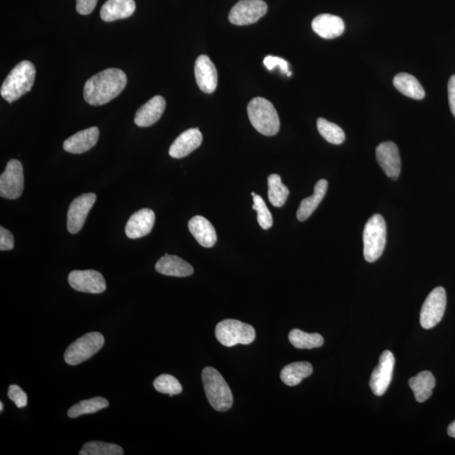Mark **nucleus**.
Segmentation results:
<instances>
[{"instance_id": "obj_23", "label": "nucleus", "mask_w": 455, "mask_h": 455, "mask_svg": "<svg viewBox=\"0 0 455 455\" xmlns=\"http://www.w3.org/2000/svg\"><path fill=\"white\" fill-rule=\"evenodd\" d=\"M136 9L134 0H107L101 9V17L112 22L132 16Z\"/></svg>"}, {"instance_id": "obj_5", "label": "nucleus", "mask_w": 455, "mask_h": 455, "mask_svg": "<svg viewBox=\"0 0 455 455\" xmlns=\"http://www.w3.org/2000/svg\"><path fill=\"white\" fill-rule=\"evenodd\" d=\"M386 223L381 214H374L366 223L364 239V255L368 262L381 257L386 244Z\"/></svg>"}, {"instance_id": "obj_3", "label": "nucleus", "mask_w": 455, "mask_h": 455, "mask_svg": "<svg viewBox=\"0 0 455 455\" xmlns=\"http://www.w3.org/2000/svg\"><path fill=\"white\" fill-rule=\"evenodd\" d=\"M206 396L210 405L217 411H227L233 406L231 388L222 375L213 367H206L201 372Z\"/></svg>"}, {"instance_id": "obj_2", "label": "nucleus", "mask_w": 455, "mask_h": 455, "mask_svg": "<svg viewBox=\"0 0 455 455\" xmlns=\"http://www.w3.org/2000/svg\"><path fill=\"white\" fill-rule=\"evenodd\" d=\"M36 68L30 61H22L14 68L4 81L0 94L9 103L16 101L34 86Z\"/></svg>"}, {"instance_id": "obj_22", "label": "nucleus", "mask_w": 455, "mask_h": 455, "mask_svg": "<svg viewBox=\"0 0 455 455\" xmlns=\"http://www.w3.org/2000/svg\"><path fill=\"white\" fill-rule=\"evenodd\" d=\"M156 270L159 274L185 278L194 273V267L186 261L176 256L166 254L157 261Z\"/></svg>"}, {"instance_id": "obj_37", "label": "nucleus", "mask_w": 455, "mask_h": 455, "mask_svg": "<svg viewBox=\"0 0 455 455\" xmlns=\"http://www.w3.org/2000/svg\"><path fill=\"white\" fill-rule=\"evenodd\" d=\"M14 246H15V240L12 233L4 227H0V250H12Z\"/></svg>"}, {"instance_id": "obj_10", "label": "nucleus", "mask_w": 455, "mask_h": 455, "mask_svg": "<svg viewBox=\"0 0 455 455\" xmlns=\"http://www.w3.org/2000/svg\"><path fill=\"white\" fill-rule=\"evenodd\" d=\"M267 9L264 0H241L229 12V20L236 26L254 24L266 15Z\"/></svg>"}, {"instance_id": "obj_31", "label": "nucleus", "mask_w": 455, "mask_h": 455, "mask_svg": "<svg viewBox=\"0 0 455 455\" xmlns=\"http://www.w3.org/2000/svg\"><path fill=\"white\" fill-rule=\"evenodd\" d=\"M317 129L319 133L327 142L332 144H341L345 141V133L339 125L331 123L324 119L317 120Z\"/></svg>"}, {"instance_id": "obj_1", "label": "nucleus", "mask_w": 455, "mask_h": 455, "mask_svg": "<svg viewBox=\"0 0 455 455\" xmlns=\"http://www.w3.org/2000/svg\"><path fill=\"white\" fill-rule=\"evenodd\" d=\"M123 70L108 69L89 79L84 87V98L91 106H102L115 99L126 86Z\"/></svg>"}, {"instance_id": "obj_4", "label": "nucleus", "mask_w": 455, "mask_h": 455, "mask_svg": "<svg viewBox=\"0 0 455 455\" xmlns=\"http://www.w3.org/2000/svg\"><path fill=\"white\" fill-rule=\"evenodd\" d=\"M249 119L258 132L265 136L279 133L280 121L274 106L262 97L252 99L247 106Z\"/></svg>"}, {"instance_id": "obj_18", "label": "nucleus", "mask_w": 455, "mask_h": 455, "mask_svg": "<svg viewBox=\"0 0 455 455\" xmlns=\"http://www.w3.org/2000/svg\"><path fill=\"white\" fill-rule=\"evenodd\" d=\"M99 129L96 126L79 131L64 141L65 151L71 154H83L91 149L99 139Z\"/></svg>"}, {"instance_id": "obj_14", "label": "nucleus", "mask_w": 455, "mask_h": 455, "mask_svg": "<svg viewBox=\"0 0 455 455\" xmlns=\"http://www.w3.org/2000/svg\"><path fill=\"white\" fill-rule=\"evenodd\" d=\"M376 158L386 175L393 180L398 179L401 171V159L397 145L391 141L379 144Z\"/></svg>"}, {"instance_id": "obj_41", "label": "nucleus", "mask_w": 455, "mask_h": 455, "mask_svg": "<svg viewBox=\"0 0 455 455\" xmlns=\"http://www.w3.org/2000/svg\"><path fill=\"white\" fill-rule=\"evenodd\" d=\"M4 404L3 402H0V411H3Z\"/></svg>"}, {"instance_id": "obj_16", "label": "nucleus", "mask_w": 455, "mask_h": 455, "mask_svg": "<svg viewBox=\"0 0 455 455\" xmlns=\"http://www.w3.org/2000/svg\"><path fill=\"white\" fill-rule=\"evenodd\" d=\"M156 214L149 209L138 211L131 216L126 224L125 232L130 239H139L148 236L152 231Z\"/></svg>"}, {"instance_id": "obj_20", "label": "nucleus", "mask_w": 455, "mask_h": 455, "mask_svg": "<svg viewBox=\"0 0 455 455\" xmlns=\"http://www.w3.org/2000/svg\"><path fill=\"white\" fill-rule=\"evenodd\" d=\"M312 29L322 39H333L344 34L345 24L339 16L322 14L314 19Z\"/></svg>"}, {"instance_id": "obj_6", "label": "nucleus", "mask_w": 455, "mask_h": 455, "mask_svg": "<svg viewBox=\"0 0 455 455\" xmlns=\"http://www.w3.org/2000/svg\"><path fill=\"white\" fill-rule=\"evenodd\" d=\"M216 339L222 345L231 348L238 344L249 345L256 339L254 327L240 321L227 320L219 322L215 328Z\"/></svg>"}, {"instance_id": "obj_24", "label": "nucleus", "mask_w": 455, "mask_h": 455, "mask_svg": "<svg viewBox=\"0 0 455 455\" xmlns=\"http://www.w3.org/2000/svg\"><path fill=\"white\" fill-rule=\"evenodd\" d=\"M328 182L325 179H321L316 183L314 194L309 198L303 199L300 203L297 212V218L299 221H306L315 212L318 206L320 205L326 194Z\"/></svg>"}, {"instance_id": "obj_27", "label": "nucleus", "mask_w": 455, "mask_h": 455, "mask_svg": "<svg viewBox=\"0 0 455 455\" xmlns=\"http://www.w3.org/2000/svg\"><path fill=\"white\" fill-rule=\"evenodd\" d=\"M313 373L312 365L307 362L290 364L281 369V381L289 386H298L304 379L311 376Z\"/></svg>"}, {"instance_id": "obj_28", "label": "nucleus", "mask_w": 455, "mask_h": 455, "mask_svg": "<svg viewBox=\"0 0 455 455\" xmlns=\"http://www.w3.org/2000/svg\"><path fill=\"white\" fill-rule=\"evenodd\" d=\"M289 339L294 348L313 349L321 348L324 344L323 336L318 333H307L299 329L290 331Z\"/></svg>"}, {"instance_id": "obj_8", "label": "nucleus", "mask_w": 455, "mask_h": 455, "mask_svg": "<svg viewBox=\"0 0 455 455\" xmlns=\"http://www.w3.org/2000/svg\"><path fill=\"white\" fill-rule=\"evenodd\" d=\"M447 297L442 287L434 289L426 297L420 313V323L426 330L431 329L442 321L446 309Z\"/></svg>"}, {"instance_id": "obj_12", "label": "nucleus", "mask_w": 455, "mask_h": 455, "mask_svg": "<svg viewBox=\"0 0 455 455\" xmlns=\"http://www.w3.org/2000/svg\"><path fill=\"white\" fill-rule=\"evenodd\" d=\"M96 201L95 194H84L72 201L67 216V228L70 234H74L81 231Z\"/></svg>"}, {"instance_id": "obj_36", "label": "nucleus", "mask_w": 455, "mask_h": 455, "mask_svg": "<svg viewBox=\"0 0 455 455\" xmlns=\"http://www.w3.org/2000/svg\"><path fill=\"white\" fill-rule=\"evenodd\" d=\"M266 69L273 70L274 68L279 67L281 71L290 77L292 73L289 71V63L284 59L274 57V56H267L264 61Z\"/></svg>"}, {"instance_id": "obj_33", "label": "nucleus", "mask_w": 455, "mask_h": 455, "mask_svg": "<svg viewBox=\"0 0 455 455\" xmlns=\"http://www.w3.org/2000/svg\"><path fill=\"white\" fill-rule=\"evenodd\" d=\"M154 387L159 393L168 395H179L182 392V386L177 379L170 374L159 375L154 381Z\"/></svg>"}, {"instance_id": "obj_34", "label": "nucleus", "mask_w": 455, "mask_h": 455, "mask_svg": "<svg viewBox=\"0 0 455 455\" xmlns=\"http://www.w3.org/2000/svg\"><path fill=\"white\" fill-rule=\"evenodd\" d=\"M253 201H254L253 209L257 212V220L260 226L264 229H270L273 226L274 219L269 209L266 207L264 200L261 198V196L256 195L253 198Z\"/></svg>"}, {"instance_id": "obj_42", "label": "nucleus", "mask_w": 455, "mask_h": 455, "mask_svg": "<svg viewBox=\"0 0 455 455\" xmlns=\"http://www.w3.org/2000/svg\"><path fill=\"white\" fill-rule=\"evenodd\" d=\"M251 195H252L253 198H254V196H255L256 194H255V192H252Z\"/></svg>"}, {"instance_id": "obj_19", "label": "nucleus", "mask_w": 455, "mask_h": 455, "mask_svg": "<svg viewBox=\"0 0 455 455\" xmlns=\"http://www.w3.org/2000/svg\"><path fill=\"white\" fill-rule=\"evenodd\" d=\"M201 142H203V135L199 129L186 130L171 144L169 154L173 158H184L198 149Z\"/></svg>"}, {"instance_id": "obj_29", "label": "nucleus", "mask_w": 455, "mask_h": 455, "mask_svg": "<svg viewBox=\"0 0 455 455\" xmlns=\"http://www.w3.org/2000/svg\"><path fill=\"white\" fill-rule=\"evenodd\" d=\"M109 406V402L106 399L103 397H95L90 400H84L75 404L68 411V416L70 419H76V417L86 414H96Z\"/></svg>"}, {"instance_id": "obj_21", "label": "nucleus", "mask_w": 455, "mask_h": 455, "mask_svg": "<svg viewBox=\"0 0 455 455\" xmlns=\"http://www.w3.org/2000/svg\"><path fill=\"white\" fill-rule=\"evenodd\" d=\"M189 229L196 241L205 248L213 247L217 241L215 229L203 216H195L189 223Z\"/></svg>"}, {"instance_id": "obj_39", "label": "nucleus", "mask_w": 455, "mask_h": 455, "mask_svg": "<svg viewBox=\"0 0 455 455\" xmlns=\"http://www.w3.org/2000/svg\"><path fill=\"white\" fill-rule=\"evenodd\" d=\"M448 93L450 110L455 116V74L449 79Z\"/></svg>"}, {"instance_id": "obj_38", "label": "nucleus", "mask_w": 455, "mask_h": 455, "mask_svg": "<svg viewBox=\"0 0 455 455\" xmlns=\"http://www.w3.org/2000/svg\"><path fill=\"white\" fill-rule=\"evenodd\" d=\"M98 0H76V11L83 16L90 15L95 9Z\"/></svg>"}, {"instance_id": "obj_40", "label": "nucleus", "mask_w": 455, "mask_h": 455, "mask_svg": "<svg viewBox=\"0 0 455 455\" xmlns=\"http://www.w3.org/2000/svg\"><path fill=\"white\" fill-rule=\"evenodd\" d=\"M448 434L449 436H450V437L455 438V421H454L452 424L449 426Z\"/></svg>"}, {"instance_id": "obj_9", "label": "nucleus", "mask_w": 455, "mask_h": 455, "mask_svg": "<svg viewBox=\"0 0 455 455\" xmlns=\"http://www.w3.org/2000/svg\"><path fill=\"white\" fill-rule=\"evenodd\" d=\"M24 190V172L21 163L18 159H11L6 170L0 176V196L3 199L15 200Z\"/></svg>"}, {"instance_id": "obj_15", "label": "nucleus", "mask_w": 455, "mask_h": 455, "mask_svg": "<svg viewBox=\"0 0 455 455\" xmlns=\"http://www.w3.org/2000/svg\"><path fill=\"white\" fill-rule=\"evenodd\" d=\"M195 78L201 91L211 94L218 86V72L207 55H201L195 63Z\"/></svg>"}, {"instance_id": "obj_7", "label": "nucleus", "mask_w": 455, "mask_h": 455, "mask_svg": "<svg viewBox=\"0 0 455 455\" xmlns=\"http://www.w3.org/2000/svg\"><path fill=\"white\" fill-rule=\"evenodd\" d=\"M105 344V339L100 332L87 333L69 346L64 360L69 365H78L91 359Z\"/></svg>"}, {"instance_id": "obj_25", "label": "nucleus", "mask_w": 455, "mask_h": 455, "mask_svg": "<svg viewBox=\"0 0 455 455\" xmlns=\"http://www.w3.org/2000/svg\"><path fill=\"white\" fill-rule=\"evenodd\" d=\"M394 86L403 95L415 100H422L425 97V91L416 78L410 74L400 73L393 79Z\"/></svg>"}, {"instance_id": "obj_13", "label": "nucleus", "mask_w": 455, "mask_h": 455, "mask_svg": "<svg viewBox=\"0 0 455 455\" xmlns=\"http://www.w3.org/2000/svg\"><path fill=\"white\" fill-rule=\"evenodd\" d=\"M69 284L74 290L83 293L101 294L106 289L104 276L94 270L71 271L69 275Z\"/></svg>"}, {"instance_id": "obj_32", "label": "nucleus", "mask_w": 455, "mask_h": 455, "mask_svg": "<svg viewBox=\"0 0 455 455\" xmlns=\"http://www.w3.org/2000/svg\"><path fill=\"white\" fill-rule=\"evenodd\" d=\"M124 450L119 445L104 442H89L84 445L79 455H123Z\"/></svg>"}, {"instance_id": "obj_26", "label": "nucleus", "mask_w": 455, "mask_h": 455, "mask_svg": "<svg viewBox=\"0 0 455 455\" xmlns=\"http://www.w3.org/2000/svg\"><path fill=\"white\" fill-rule=\"evenodd\" d=\"M435 386V378L429 371H421L409 379V386L414 391L416 400L421 403L433 395Z\"/></svg>"}, {"instance_id": "obj_30", "label": "nucleus", "mask_w": 455, "mask_h": 455, "mask_svg": "<svg viewBox=\"0 0 455 455\" xmlns=\"http://www.w3.org/2000/svg\"><path fill=\"white\" fill-rule=\"evenodd\" d=\"M289 195L287 186L281 182V176L276 174L269 177V199L271 205L281 208L285 204Z\"/></svg>"}, {"instance_id": "obj_35", "label": "nucleus", "mask_w": 455, "mask_h": 455, "mask_svg": "<svg viewBox=\"0 0 455 455\" xmlns=\"http://www.w3.org/2000/svg\"><path fill=\"white\" fill-rule=\"evenodd\" d=\"M8 396L18 408H23L27 405L28 398L26 392L16 384L9 386Z\"/></svg>"}, {"instance_id": "obj_17", "label": "nucleus", "mask_w": 455, "mask_h": 455, "mask_svg": "<svg viewBox=\"0 0 455 455\" xmlns=\"http://www.w3.org/2000/svg\"><path fill=\"white\" fill-rule=\"evenodd\" d=\"M166 102L162 96H154L139 108L134 117V123L141 128H146L156 123L166 110Z\"/></svg>"}, {"instance_id": "obj_11", "label": "nucleus", "mask_w": 455, "mask_h": 455, "mask_svg": "<svg viewBox=\"0 0 455 455\" xmlns=\"http://www.w3.org/2000/svg\"><path fill=\"white\" fill-rule=\"evenodd\" d=\"M394 366L395 356L391 351H384L369 381V386L375 396H381L387 391L391 382Z\"/></svg>"}]
</instances>
